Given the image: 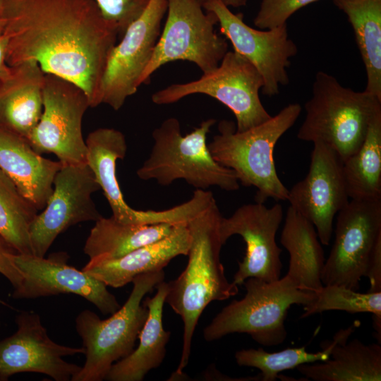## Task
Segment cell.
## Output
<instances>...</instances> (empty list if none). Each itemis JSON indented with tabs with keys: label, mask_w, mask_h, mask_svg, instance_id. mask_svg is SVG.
Masks as SVG:
<instances>
[{
	"label": "cell",
	"mask_w": 381,
	"mask_h": 381,
	"mask_svg": "<svg viewBox=\"0 0 381 381\" xmlns=\"http://www.w3.org/2000/svg\"><path fill=\"white\" fill-rule=\"evenodd\" d=\"M1 20L8 66L36 62L44 74L67 80L87 95L90 107L119 37L93 0H4Z\"/></svg>",
	"instance_id": "cell-1"
},
{
	"label": "cell",
	"mask_w": 381,
	"mask_h": 381,
	"mask_svg": "<svg viewBox=\"0 0 381 381\" xmlns=\"http://www.w3.org/2000/svg\"><path fill=\"white\" fill-rule=\"evenodd\" d=\"M222 216L214 199L186 222L190 235L187 265L174 280L167 283L165 303L183 323V347L179 366L171 378L183 376L191 351L193 336L198 320L212 301H224L238 293V285L229 282L220 260L224 245L220 238Z\"/></svg>",
	"instance_id": "cell-2"
},
{
	"label": "cell",
	"mask_w": 381,
	"mask_h": 381,
	"mask_svg": "<svg viewBox=\"0 0 381 381\" xmlns=\"http://www.w3.org/2000/svg\"><path fill=\"white\" fill-rule=\"evenodd\" d=\"M301 112L299 104H290L267 121L243 132L236 131L234 122L221 121L219 134L207 144L216 162L232 169L243 186L256 188V202L287 199L289 190L277 175L273 152Z\"/></svg>",
	"instance_id": "cell-3"
},
{
	"label": "cell",
	"mask_w": 381,
	"mask_h": 381,
	"mask_svg": "<svg viewBox=\"0 0 381 381\" xmlns=\"http://www.w3.org/2000/svg\"><path fill=\"white\" fill-rule=\"evenodd\" d=\"M305 109L297 138L326 144L344 162L361 146L372 121L381 113V100L344 87L333 75L319 71Z\"/></svg>",
	"instance_id": "cell-4"
},
{
	"label": "cell",
	"mask_w": 381,
	"mask_h": 381,
	"mask_svg": "<svg viewBox=\"0 0 381 381\" xmlns=\"http://www.w3.org/2000/svg\"><path fill=\"white\" fill-rule=\"evenodd\" d=\"M216 123L209 119L186 135L174 117L165 119L152 133L154 144L149 157L138 169L139 179H155L161 186H169L183 179L196 189L217 186L226 191L239 189L235 172L212 157L207 143L211 127Z\"/></svg>",
	"instance_id": "cell-5"
},
{
	"label": "cell",
	"mask_w": 381,
	"mask_h": 381,
	"mask_svg": "<svg viewBox=\"0 0 381 381\" xmlns=\"http://www.w3.org/2000/svg\"><path fill=\"white\" fill-rule=\"evenodd\" d=\"M163 270L136 276L125 303L106 320L85 309L75 318V329L82 340L85 361L71 381H102L111 367L128 356L147 319L143 298L164 281Z\"/></svg>",
	"instance_id": "cell-6"
},
{
	"label": "cell",
	"mask_w": 381,
	"mask_h": 381,
	"mask_svg": "<svg viewBox=\"0 0 381 381\" xmlns=\"http://www.w3.org/2000/svg\"><path fill=\"white\" fill-rule=\"evenodd\" d=\"M243 284L244 297L232 301L205 327L206 341L245 333L260 345H279L287 337L284 321L290 307L308 305L315 298V292L300 289L286 274L271 282L250 277Z\"/></svg>",
	"instance_id": "cell-7"
},
{
	"label": "cell",
	"mask_w": 381,
	"mask_h": 381,
	"mask_svg": "<svg viewBox=\"0 0 381 381\" xmlns=\"http://www.w3.org/2000/svg\"><path fill=\"white\" fill-rule=\"evenodd\" d=\"M201 0H168L167 16L140 85L161 66L176 61L195 64L202 72L217 68L228 52L226 39L215 30L217 19Z\"/></svg>",
	"instance_id": "cell-8"
},
{
	"label": "cell",
	"mask_w": 381,
	"mask_h": 381,
	"mask_svg": "<svg viewBox=\"0 0 381 381\" xmlns=\"http://www.w3.org/2000/svg\"><path fill=\"white\" fill-rule=\"evenodd\" d=\"M263 80L255 66L238 53L228 51L217 68L195 80L175 83L152 95L157 105L170 104L191 95L202 94L218 100L234 114L236 131L260 125L272 116L259 96Z\"/></svg>",
	"instance_id": "cell-9"
},
{
	"label": "cell",
	"mask_w": 381,
	"mask_h": 381,
	"mask_svg": "<svg viewBox=\"0 0 381 381\" xmlns=\"http://www.w3.org/2000/svg\"><path fill=\"white\" fill-rule=\"evenodd\" d=\"M90 107L84 91L74 83L45 74L42 112L28 141L39 154H54L63 165L86 164L82 132L83 116Z\"/></svg>",
	"instance_id": "cell-10"
},
{
	"label": "cell",
	"mask_w": 381,
	"mask_h": 381,
	"mask_svg": "<svg viewBox=\"0 0 381 381\" xmlns=\"http://www.w3.org/2000/svg\"><path fill=\"white\" fill-rule=\"evenodd\" d=\"M168 0H150L112 49L99 85L97 104L118 111L140 86L162 32Z\"/></svg>",
	"instance_id": "cell-11"
},
{
	"label": "cell",
	"mask_w": 381,
	"mask_h": 381,
	"mask_svg": "<svg viewBox=\"0 0 381 381\" xmlns=\"http://www.w3.org/2000/svg\"><path fill=\"white\" fill-rule=\"evenodd\" d=\"M380 239L381 199H350L337 213L334 243L321 274L322 284L357 291Z\"/></svg>",
	"instance_id": "cell-12"
},
{
	"label": "cell",
	"mask_w": 381,
	"mask_h": 381,
	"mask_svg": "<svg viewBox=\"0 0 381 381\" xmlns=\"http://www.w3.org/2000/svg\"><path fill=\"white\" fill-rule=\"evenodd\" d=\"M202 7L213 13L221 33L228 39L234 51L250 62L263 80L262 92L277 95L280 85L289 83L287 68L297 47L289 37L286 23L265 31L245 23L241 13L235 14L220 0H203Z\"/></svg>",
	"instance_id": "cell-13"
},
{
	"label": "cell",
	"mask_w": 381,
	"mask_h": 381,
	"mask_svg": "<svg viewBox=\"0 0 381 381\" xmlns=\"http://www.w3.org/2000/svg\"><path fill=\"white\" fill-rule=\"evenodd\" d=\"M100 190L87 164L63 165L53 182V191L30 230L32 254L44 257L57 236L69 227L96 222L102 216L92 195Z\"/></svg>",
	"instance_id": "cell-14"
},
{
	"label": "cell",
	"mask_w": 381,
	"mask_h": 381,
	"mask_svg": "<svg viewBox=\"0 0 381 381\" xmlns=\"http://www.w3.org/2000/svg\"><path fill=\"white\" fill-rule=\"evenodd\" d=\"M10 259L22 275L20 284L11 294L15 299H35L59 294H75L92 303L103 315H111L121 308L107 286L67 263L65 252L47 258L13 253Z\"/></svg>",
	"instance_id": "cell-15"
},
{
	"label": "cell",
	"mask_w": 381,
	"mask_h": 381,
	"mask_svg": "<svg viewBox=\"0 0 381 381\" xmlns=\"http://www.w3.org/2000/svg\"><path fill=\"white\" fill-rule=\"evenodd\" d=\"M283 218L279 203L267 207L264 203L243 205L229 217H222L220 238L223 244L234 235H239L246 243V253L233 282L241 285L250 277L274 282L281 277L282 249L276 242V234Z\"/></svg>",
	"instance_id": "cell-16"
},
{
	"label": "cell",
	"mask_w": 381,
	"mask_h": 381,
	"mask_svg": "<svg viewBox=\"0 0 381 381\" xmlns=\"http://www.w3.org/2000/svg\"><path fill=\"white\" fill-rule=\"evenodd\" d=\"M17 330L0 341V380L21 373H38L55 381H71L82 366L63 357L84 354L82 347L56 343L49 337L39 314L21 311L16 317Z\"/></svg>",
	"instance_id": "cell-17"
},
{
	"label": "cell",
	"mask_w": 381,
	"mask_h": 381,
	"mask_svg": "<svg viewBox=\"0 0 381 381\" xmlns=\"http://www.w3.org/2000/svg\"><path fill=\"white\" fill-rule=\"evenodd\" d=\"M306 176L294 185L286 200L314 225L320 243L329 244L334 216L350 200L343 173V161L332 147L313 143Z\"/></svg>",
	"instance_id": "cell-18"
},
{
	"label": "cell",
	"mask_w": 381,
	"mask_h": 381,
	"mask_svg": "<svg viewBox=\"0 0 381 381\" xmlns=\"http://www.w3.org/2000/svg\"><path fill=\"white\" fill-rule=\"evenodd\" d=\"M86 164L95 175L107 200L113 217L124 224H153L166 218L165 210H138L123 198L116 177V162L125 157L127 144L122 132L112 128H99L85 140Z\"/></svg>",
	"instance_id": "cell-19"
},
{
	"label": "cell",
	"mask_w": 381,
	"mask_h": 381,
	"mask_svg": "<svg viewBox=\"0 0 381 381\" xmlns=\"http://www.w3.org/2000/svg\"><path fill=\"white\" fill-rule=\"evenodd\" d=\"M190 235L186 222L176 224L165 237L112 260H90L83 271L107 286L121 288L138 275L163 270L179 255H187Z\"/></svg>",
	"instance_id": "cell-20"
},
{
	"label": "cell",
	"mask_w": 381,
	"mask_h": 381,
	"mask_svg": "<svg viewBox=\"0 0 381 381\" xmlns=\"http://www.w3.org/2000/svg\"><path fill=\"white\" fill-rule=\"evenodd\" d=\"M61 166L37 153L26 139L0 127V169L38 210L51 196Z\"/></svg>",
	"instance_id": "cell-21"
},
{
	"label": "cell",
	"mask_w": 381,
	"mask_h": 381,
	"mask_svg": "<svg viewBox=\"0 0 381 381\" xmlns=\"http://www.w3.org/2000/svg\"><path fill=\"white\" fill-rule=\"evenodd\" d=\"M11 68L0 80V127L28 140L42 115L45 74L34 61Z\"/></svg>",
	"instance_id": "cell-22"
},
{
	"label": "cell",
	"mask_w": 381,
	"mask_h": 381,
	"mask_svg": "<svg viewBox=\"0 0 381 381\" xmlns=\"http://www.w3.org/2000/svg\"><path fill=\"white\" fill-rule=\"evenodd\" d=\"M155 288L157 292L152 297L143 300L148 314L138 336V346L128 356L112 365L105 380L141 381L163 362L171 335L169 331L164 329L162 320L167 282L162 281Z\"/></svg>",
	"instance_id": "cell-23"
},
{
	"label": "cell",
	"mask_w": 381,
	"mask_h": 381,
	"mask_svg": "<svg viewBox=\"0 0 381 381\" xmlns=\"http://www.w3.org/2000/svg\"><path fill=\"white\" fill-rule=\"evenodd\" d=\"M280 243L289 254L286 275L300 289L319 291L323 286L324 251L313 223L291 206L286 210Z\"/></svg>",
	"instance_id": "cell-24"
},
{
	"label": "cell",
	"mask_w": 381,
	"mask_h": 381,
	"mask_svg": "<svg viewBox=\"0 0 381 381\" xmlns=\"http://www.w3.org/2000/svg\"><path fill=\"white\" fill-rule=\"evenodd\" d=\"M296 369L315 381H380V344H365L358 339L337 344L329 358Z\"/></svg>",
	"instance_id": "cell-25"
},
{
	"label": "cell",
	"mask_w": 381,
	"mask_h": 381,
	"mask_svg": "<svg viewBox=\"0 0 381 381\" xmlns=\"http://www.w3.org/2000/svg\"><path fill=\"white\" fill-rule=\"evenodd\" d=\"M83 251L90 260H112L169 234L176 224H124L113 216L95 222Z\"/></svg>",
	"instance_id": "cell-26"
},
{
	"label": "cell",
	"mask_w": 381,
	"mask_h": 381,
	"mask_svg": "<svg viewBox=\"0 0 381 381\" xmlns=\"http://www.w3.org/2000/svg\"><path fill=\"white\" fill-rule=\"evenodd\" d=\"M347 16L363 61L364 91L381 100V0H333Z\"/></svg>",
	"instance_id": "cell-27"
},
{
	"label": "cell",
	"mask_w": 381,
	"mask_h": 381,
	"mask_svg": "<svg viewBox=\"0 0 381 381\" xmlns=\"http://www.w3.org/2000/svg\"><path fill=\"white\" fill-rule=\"evenodd\" d=\"M343 173L349 199H381V113L360 148L343 162Z\"/></svg>",
	"instance_id": "cell-28"
},
{
	"label": "cell",
	"mask_w": 381,
	"mask_h": 381,
	"mask_svg": "<svg viewBox=\"0 0 381 381\" xmlns=\"http://www.w3.org/2000/svg\"><path fill=\"white\" fill-rule=\"evenodd\" d=\"M346 329H341L332 341L322 345L323 350L315 353L308 352L306 346L287 348L280 351L269 353L262 348L243 349L237 351L235 359L240 366L255 368L260 370L261 381H274L282 371L315 362L327 361L332 349L337 344L347 341L358 327V322Z\"/></svg>",
	"instance_id": "cell-29"
},
{
	"label": "cell",
	"mask_w": 381,
	"mask_h": 381,
	"mask_svg": "<svg viewBox=\"0 0 381 381\" xmlns=\"http://www.w3.org/2000/svg\"><path fill=\"white\" fill-rule=\"evenodd\" d=\"M38 211L0 169V235L18 253L32 254L30 230Z\"/></svg>",
	"instance_id": "cell-30"
},
{
	"label": "cell",
	"mask_w": 381,
	"mask_h": 381,
	"mask_svg": "<svg viewBox=\"0 0 381 381\" xmlns=\"http://www.w3.org/2000/svg\"><path fill=\"white\" fill-rule=\"evenodd\" d=\"M303 310L300 318L328 310L372 313L373 327L377 337H381V291L363 294L342 285H323L315 292L313 301L304 306Z\"/></svg>",
	"instance_id": "cell-31"
},
{
	"label": "cell",
	"mask_w": 381,
	"mask_h": 381,
	"mask_svg": "<svg viewBox=\"0 0 381 381\" xmlns=\"http://www.w3.org/2000/svg\"><path fill=\"white\" fill-rule=\"evenodd\" d=\"M103 17L117 29L119 37L144 11L150 0H93Z\"/></svg>",
	"instance_id": "cell-32"
},
{
	"label": "cell",
	"mask_w": 381,
	"mask_h": 381,
	"mask_svg": "<svg viewBox=\"0 0 381 381\" xmlns=\"http://www.w3.org/2000/svg\"><path fill=\"white\" fill-rule=\"evenodd\" d=\"M318 0H262L254 18L260 29H271L286 23L288 18L302 7Z\"/></svg>",
	"instance_id": "cell-33"
},
{
	"label": "cell",
	"mask_w": 381,
	"mask_h": 381,
	"mask_svg": "<svg viewBox=\"0 0 381 381\" xmlns=\"http://www.w3.org/2000/svg\"><path fill=\"white\" fill-rule=\"evenodd\" d=\"M17 253L16 250L0 235V274L5 277L14 289H16L22 281V275L10 259V255ZM0 303L13 308L0 298Z\"/></svg>",
	"instance_id": "cell-34"
},
{
	"label": "cell",
	"mask_w": 381,
	"mask_h": 381,
	"mask_svg": "<svg viewBox=\"0 0 381 381\" xmlns=\"http://www.w3.org/2000/svg\"><path fill=\"white\" fill-rule=\"evenodd\" d=\"M365 277L370 280V287L368 292L381 291V239L374 248Z\"/></svg>",
	"instance_id": "cell-35"
},
{
	"label": "cell",
	"mask_w": 381,
	"mask_h": 381,
	"mask_svg": "<svg viewBox=\"0 0 381 381\" xmlns=\"http://www.w3.org/2000/svg\"><path fill=\"white\" fill-rule=\"evenodd\" d=\"M8 39L4 34L2 20L0 21V80L5 79L11 73L12 68L6 61Z\"/></svg>",
	"instance_id": "cell-36"
},
{
	"label": "cell",
	"mask_w": 381,
	"mask_h": 381,
	"mask_svg": "<svg viewBox=\"0 0 381 381\" xmlns=\"http://www.w3.org/2000/svg\"><path fill=\"white\" fill-rule=\"evenodd\" d=\"M228 7L238 8L246 4L247 0H220Z\"/></svg>",
	"instance_id": "cell-37"
},
{
	"label": "cell",
	"mask_w": 381,
	"mask_h": 381,
	"mask_svg": "<svg viewBox=\"0 0 381 381\" xmlns=\"http://www.w3.org/2000/svg\"><path fill=\"white\" fill-rule=\"evenodd\" d=\"M3 1L4 0H0V21L1 20V11H2Z\"/></svg>",
	"instance_id": "cell-38"
},
{
	"label": "cell",
	"mask_w": 381,
	"mask_h": 381,
	"mask_svg": "<svg viewBox=\"0 0 381 381\" xmlns=\"http://www.w3.org/2000/svg\"><path fill=\"white\" fill-rule=\"evenodd\" d=\"M201 1H202L203 0H201Z\"/></svg>",
	"instance_id": "cell-39"
}]
</instances>
